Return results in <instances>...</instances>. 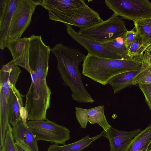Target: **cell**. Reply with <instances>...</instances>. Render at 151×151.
I'll use <instances>...</instances> for the list:
<instances>
[{
	"label": "cell",
	"mask_w": 151,
	"mask_h": 151,
	"mask_svg": "<svg viewBox=\"0 0 151 151\" xmlns=\"http://www.w3.org/2000/svg\"><path fill=\"white\" fill-rule=\"evenodd\" d=\"M136 32L146 50L151 45V17L133 21Z\"/></svg>",
	"instance_id": "22"
},
{
	"label": "cell",
	"mask_w": 151,
	"mask_h": 151,
	"mask_svg": "<svg viewBox=\"0 0 151 151\" xmlns=\"http://www.w3.org/2000/svg\"><path fill=\"white\" fill-rule=\"evenodd\" d=\"M15 144L18 151H30L19 143L15 142Z\"/></svg>",
	"instance_id": "32"
},
{
	"label": "cell",
	"mask_w": 151,
	"mask_h": 151,
	"mask_svg": "<svg viewBox=\"0 0 151 151\" xmlns=\"http://www.w3.org/2000/svg\"><path fill=\"white\" fill-rule=\"evenodd\" d=\"M31 83L26 95L25 107L28 121H47V112L50 107L51 92L46 79L37 76L34 71L29 72Z\"/></svg>",
	"instance_id": "3"
},
{
	"label": "cell",
	"mask_w": 151,
	"mask_h": 151,
	"mask_svg": "<svg viewBox=\"0 0 151 151\" xmlns=\"http://www.w3.org/2000/svg\"><path fill=\"white\" fill-rule=\"evenodd\" d=\"M29 37H24L6 42V47L10 51L12 60L9 62L26 69L27 64Z\"/></svg>",
	"instance_id": "14"
},
{
	"label": "cell",
	"mask_w": 151,
	"mask_h": 151,
	"mask_svg": "<svg viewBox=\"0 0 151 151\" xmlns=\"http://www.w3.org/2000/svg\"><path fill=\"white\" fill-rule=\"evenodd\" d=\"M116 15L133 21L151 17V3L148 0H105Z\"/></svg>",
	"instance_id": "8"
},
{
	"label": "cell",
	"mask_w": 151,
	"mask_h": 151,
	"mask_svg": "<svg viewBox=\"0 0 151 151\" xmlns=\"http://www.w3.org/2000/svg\"><path fill=\"white\" fill-rule=\"evenodd\" d=\"M127 31L123 19L114 14L107 20L90 27L80 28L78 32L101 43L122 36Z\"/></svg>",
	"instance_id": "5"
},
{
	"label": "cell",
	"mask_w": 151,
	"mask_h": 151,
	"mask_svg": "<svg viewBox=\"0 0 151 151\" xmlns=\"http://www.w3.org/2000/svg\"><path fill=\"white\" fill-rule=\"evenodd\" d=\"M42 1L19 0L13 14L6 42L21 38L31 23L36 7L41 5Z\"/></svg>",
	"instance_id": "9"
},
{
	"label": "cell",
	"mask_w": 151,
	"mask_h": 151,
	"mask_svg": "<svg viewBox=\"0 0 151 151\" xmlns=\"http://www.w3.org/2000/svg\"><path fill=\"white\" fill-rule=\"evenodd\" d=\"M143 56L145 57L148 65L151 68V55L145 51Z\"/></svg>",
	"instance_id": "31"
},
{
	"label": "cell",
	"mask_w": 151,
	"mask_h": 151,
	"mask_svg": "<svg viewBox=\"0 0 151 151\" xmlns=\"http://www.w3.org/2000/svg\"><path fill=\"white\" fill-rule=\"evenodd\" d=\"M147 151H151V145H150V146L149 147Z\"/></svg>",
	"instance_id": "34"
},
{
	"label": "cell",
	"mask_w": 151,
	"mask_h": 151,
	"mask_svg": "<svg viewBox=\"0 0 151 151\" xmlns=\"http://www.w3.org/2000/svg\"><path fill=\"white\" fill-rule=\"evenodd\" d=\"M123 36L101 44L110 50L119 54L124 59L129 58L128 50L124 42Z\"/></svg>",
	"instance_id": "23"
},
{
	"label": "cell",
	"mask_w": 151,
	"mask_h": 151,
	"mask_svg": "<svg viewBox=\"0 0 151 151\" xmlns=\"http://www.w3.org/2000/svg\"><path fill=\"white\" fill-rule=\"evenodd\" d=\"M137 129L130 131L119 130L111 126L105 132L104 137L109 140L110 151H126L134 138L141 131Z\"/></svg>",
	"instance_id": "13"
},
{
	"label": "cell",
	"mask_w": 151,
	"mask_h": 151,
	"mask_svg": "<svg viewBox=\"0 0 151 151\" xmlns=\"http://www.w3.org/2000/svg\"><path fill=\"white\" fill-rule=\"evenodd\" d=\"M138 86L144 94L146 101L151 111V84H142Z\"/></svg>",
	"instance_id": "27"
},
{
	"label": "cell",
	"mask_w": 151,
	"mask_h": 151,
	"mask_svg": "<svg viewBox=\"0 0 151 151\" xmlns=\"http://www.w3.org/2000/svg\"><path fill=\"white\" fill-rule=\"evenodd\" d=\"M145 51L142 45L139 37L137 33L128 50V56L129 58L132 59L143 55V52Z\"/></svg>",
	"instance_id": "25"
},
{
	"label": "cell",
	"mask_w": 151,
	"mask_h": 151,
	"mask_svg": "<svg viewBox=\"0 0 151 151\" xmlns=\"http://www.w3.org/2000/svg\"><path fill=\"white\" fill-rule=\"evenodd\" d=\"M145 51L147 52L149 55H151V45L147 48Z\"/></svg>",
	"instance_id": "33"
},
{
	"label": "cell",
	"mask_w": 151,
	"mask_h": 151,
	"mask_svg": "<svg viewBox=\"0 0 151 151\" xmlns=\"http://www.w3.org/2000/svg\"><path fill=\"white\" fill-rule=\"evenodd\" d=\"M22 71L18 65L8 63L0 71V147L3 146L6 131L10 125L7 115V104L9 95L15 86Z\"/></svg>",
	"instance_id": "4"
},
{
	"label": "cell",
	"mask_w": 151,
	"mask_h": 151,
	"mask_svg": "<svg viewBox=\"0 0 151 151\" xmlns=\"http://www.w3.org/2000/svg\"><path fill=\"white\" fill-rule=\"evenodd\" d=\"M105 131L96 136L90 137L88 135L75 142L63 146L54 144L50 145L47 151H81L90 145L93 142L101 137H104Z\"/></svg>",
	"instance_id": "20"
},
{
	"label": "cell",
	"mask_w": 151,
	"mask_h": 151,
	"mask_svg": "<svg viewBox=\"0 0 151 151\" xmlns=\"http://www.w3.org/2000/svg\"><path fill=\"white\" fill-rule=\"evenodd\" d=\"M133 29L128 31L123 36L124 42L128 50L137 35L136 32Z\"/></svg>",
	"instance_id": "28"
},
{
	"label": "cell",
	"mask_w": 151,
	"mask_h": 151,
	"mask_svg": "<svg viewBox=\"0 0 151 151\" xmlns=\"http://www.w3.org/2000/svg\"><path fill=\"white\" fill-rule=\"evenodd\" d=\"M76 119L82 128H86L88 122L97 124L106 132L111 126L107 122L104 114V106H99L89 109L75 107Z\"/></svg>",
	"instance_id": "12"
},
{
	"label": "cell",
	"mask_w": 151,
	"mask_h": 151,
	"mask_svg": "<svg viewBox=\"0 0 151 151\" xmlns=\"http://www.w3.org/2000/svg\"><path fill=\"white\" fill-rule=\"evenodd\" d=\"M8 0H0V18L3 16L7 6Z\"/></svg>",
	"instance_id": "30"
},
{
	"label": "cell",
	"mask_w": 151,
	"mask_h": 151,
	"mask_svg": "<svg viewBox=\"0 0 151 151\" xmlns=\"http://www.w3.org/2000/svg\"><path fill=\"white\" fill-rule=\"evenodd\" d=\"M143 55L132 59H115L88 53L83 61L82 73L101 85L120 73L134 70L142 64Z\"/></svg>",
	"instance_id": "2"
},
{
	"label": "cell",
	"mask_w": 151,
	"mask_h": 151,
	"mask_svg": "<svg viewBox=\"0 0 151 151\" xmlns=\"http://www.w3.org/2000/svg\"><path fill=\"white\" fill-rule=\"evenodd\" d=\"M20 111L21 119L23 124L25 126L28 127L27 124L28 115L26 108L25 107H24L23 106H21L20 107Z\"/></svg>",
	"instance_id": "29"
},
{
	"label": "cell",
	"mask_w": 151,
	"mask_h": 151,
	"mask_svg": "<svg viewBox=\"0 0 151 151\" xmlns=\"http://www.w3.org/2000/svg\"><path fill=\"white\" fill-rule=\"evenodd\" d=\"M14 140L10 125L6 131L3 145L0 148L3 151H18Z\"/></svg>",
	"instance_id": "26"
},
{
	"label": "cell",
	"mask_w": 151,
	"mask_h": 151,
	"mask_svg": "<svg viewBox=\"0 0 151 151\" xmlns=\"http://www.w3.org/2000/svg\"><path fill=\"white\" fill-rule=\"evenodd\" d=\"M19 91L13 86L11 90L7 104V115L10 124L14 126L21 119L20 107L23 106L22 97Z\"/></svg>",
	"instance_id": "16"
},
{
	"label": "cell",
	"mask_w": 151,
	"mask_h": 151,
	"mask_svg": "<svg viewBox=\"0 0 151 151\" xmlns=\"http://www.w3.org/2000/svg\"><path fill=\"white\" fill-rule=\"evenodd\" d=\"M65 24L69 35L74 40L84 47L87 50L88 53L104 58L124 59L120 55L108 49L100 43L81 35L76 31L70 25Z\"/></svg>",
	"instance_id": "11"
},
{
	"label": "cell",
	"mask_w": 151,
	"mask_h": 151,
	"mask_svg": "<svg viewBox=\"0 0 151 151\" xmlns=\"http://www.w3.org/2000/svg\"><path fill=\"white\" fill-rule=\"evenodd\" d=\"M29 37L28 62L25 69L29 72L34 71L39 78L46 79L51 49L44 43L41 35H33Z\"/></svg>",
	"instance_id": "6"
},
{
	"label": "cell",
	"mask_w": 151,
	"mask_h": 151,
	"mask_svg": "<svg viewBox=\"0 0 151 151\" xmlns=\"http://www.w3.org/2000/svg\"><path fill=\"white\" fill-rule=\"evenodd\" d=\"M50 51L57 59L63 84L70 89L72 99L80 103H93V99L83 84L79 69L80 63L84 61L86 55L78 49L68 47L61 43L56 44Z\"/></svg>",
	"instance_id": "1"
},
{
	"label": "cell",
	"mask_w": 151,
	"mask_h": 151,
	"mask_svg": "<svg viewBox=\"0 0 151 151\" xmlns=\"http://www.w3.org/2000/svg\"><path fill=\"white\" fill-rule=\"evenodd\" d=\"M19 0H8L4 13L0 18V48L6 47L7 35L13 13Z\"/></svg>",
	"instance_id": "17"
},
{
	"label": "cell",
	"mask_w": 151,
	"mask_h": 151,
	"mask_svg": "<svg viewBox=\"0 0 151 151\" xmlns=\"http://www.w3.org/2000/svg\"><path fill=\"white\" fill-rule=\"evenodd\" d=\"M49 19L80 28L90 27L103 21L99 14L86 4L84 6L60 12L48 11Z\"/></svg>",
	"instance_id": "7"
},
{
	"label": "cell",
	"mask_w": 151,
	"mask_h": 151,
	"mask_svg": "<svg viewBox=\"0 0 151 151\" xmlns=\"http://www.w3.org/2000/svg\"><path fill=\"white\" fill-rule=\"evenodd\" d=\"M132 83L134 85L151 84V68L148 65L144 56L141 71L134 79Z\"/></svg>",
	"instance_id": "24"
},
{
	"label": "cell",
	"mask_w": 151,
	"mask_h": 151,
	"mask_svg": "<svg viewBox=\"0 0 151 151\" xmlns=\"http://www.w3.org/2000/svg\"><path fill=\"white\" fill-rule=\"evenodd\" d=\"M27 124L38 140L64 145L70 138L68 129L48 120L28 121Z\"/></svg>",
	"instance_id": "10"
},
{
	"label": "cell",
	"mask_w": 151,
	"mask_h": 151,
	"mask_svg": "<svg viewBox=\"0 0 151 151\" xmlns=\"http://www.w3.org/2000/svg\"><path fill=\"white\" fill-rule=\"evenodd\" d=\"M12 133L15 142L30 151H39L37 137L28 127L25 126L21 119L12 127Z\"/></svg>",
	"instance_id": "15"
},
{
	"label": "cell",
	"mask_w": 151,
	"mask_h": 151,
	"mask_svg": "<svg viewBox=\"0 0 151 151\" xmlns=\"http://www.w3.org/2000/svg\"><path fill=\"white\" fill-rule=\"evenodd\" d=\"M86 4L83 0H42L41 5L48 11L63 12L79 8Z\"/></svg>",
	"instance_id": "18"
},
{
	"label": "cell",
	"mask_w": 151,
	"mask_h": 151,
	"mask_svg": "<svg viewBox=\"0 0 151 151\" xmlns=\"http://www.w3.org/2000/svg\"><path fill=\"white\" fill-rule=\"evenodd\" d=\"M141 68L142 65L134 70L120 73L111 78L108 84L112 87L114 94L133 85V80L140 73Z\"/></svg>",
	"instance_id": "19"
},
{
	"label": "cell",
	"mask_w": 151,
	"mask_h": 151,
	"mask_svg": "<svg viewBox=\"0 0 151 151\" xmlns=\"http://www.w3.org/2000/svg\"><path fill=\"white\" fill-rule=\"evenodd\" d=\"M0 151H3V150H2L1 148H0Z\"/></svg>",
	"instance_id": "35"
},
{
	"label": "cell",
	"mask_w": 151,
	"mask_h": 151,
	"mask_svg": "<svg viewBox=\"0 0 151 151\" xmlns=\"http://www.w3.org/2000/svg\"><path fill=\"white\" fill-rule=\"evenodd\" d=\"M151 145V124L137 134L126 151H147Z\"/></svg>",
	"instance_id": "21"
}]
</instances>
